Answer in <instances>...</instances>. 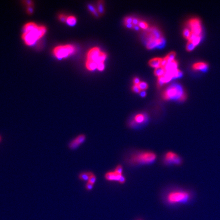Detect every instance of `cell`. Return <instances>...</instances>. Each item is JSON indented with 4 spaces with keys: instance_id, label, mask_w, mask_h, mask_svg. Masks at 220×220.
<instances>
[{
    "instance_id": "22",
    "label": "cell",
    "mask_w": 220,
    "mask_h": 220,
    "mask_svg": "<svg viewBox=\"0 0 220 220\" xmlns=\"http://www.w3.org/2000/svg\"><path fill=\"white\" fill-rule=\"evenodd\" d=\"M191 35V31L188 28H186L184 30L183 32V35L185 38H186L188 40H189V38L190 37Z\"/></svg>"
},
{
    "instance_id": "43",
    "label": "cell",
    "mask_w": 220,
    "mask_h": 220,
    "mask_svg": "<svg viewBox=\"0 0 220 220\" xmlns=\"http://www.w3.org/2000/svg\"><path fill=\"white\" fill-rule=\"evenodd\" d=\"M2 137H1V136L0 135V143H1V141H2Z\"/></svg>"
},
{
    "instance_id": "3",
    "label": "cell",
    "mask_w": 220,
    "mask_h": 220,
    "mask_svg": "<svg viewBox=\"0 0 220 220\" xmlns=\"http://www.w3.org/2000/svg\"><path fill=\"white\" fill-rule=\"evenodd\" d=\"M191 199V194L182 190H173L169 192L165 197L166 202L170 205L186 204Z\"/></svg>"
},
{
    "instance_id": "20",
    "label": "cell",
    "mask_w": 220,
    "mask_h": 220,
    "mask_svg": "<svg viewBox=\"0 0 220 220\" xmlns=\"http://www.w3.org/2000/svg\"><path fill=\"white\" fill-rule=\"evenodd\" d=\"M175 56H176V53L174 52H170L165 58L167 60L168 63H170L175 60L174 59H175Z\"/></svg>"
},
{
    "instance_id": "33",
    "label": "cell",
    "mask_w": 220,
    "mask_h": 220,
    "mask_svg": "<svg viewBox=\"0 0 220 220\" xmlns=\"http://www.w3.org/2000/svg\"><path fill=\"white\" fill-rule=\"evenodd\" d=\"M105 65L104 63H99L97 64V69H98L99 71H102L105 69Z\"/></svg>"
},
{
    "instance_id": "12",
    "label": "cell",
    "mask_w": 220,
    "mask_h": 220,
    "mask_svg": "<svg viewBox=\"0 0 220 220\" xmlns=\"http://www.w3.org/2000/svg\"><path fill=\"white\" fill-rule=\"evenodd\" d=\"M123 175L118 174L114 170L108 171L105 174V178L106 180L109 181H117L119 182L121 177Z\"/></svg>"
},
{
    "instance_id": "40",
    "label": "cell",
    "mask_w": 220,
    "mask_h": 220,
    "mask_svg": "<svg viewBox=\"0 0 220 220\" xmlns=\"http://www.w3.org/2000/svg\"><path fill=\"white\" fill-rule=\"evenodd\" d=\"M140 95L141 97H144L146 95V92L145 91H141L140 93Z\"/></svg>"
},
{
    "instance_id": "10",
    "label": "cell",
    "mask_w": 220,
    "mask_h": 220,
    "mask_svg": "<svg viewBox=\"0 0 220 220\" xmlns=\"http://www.w3.org/2000/svg\"><path fill=\"white\" fill-rule=\"evenodd\" d=\"M101 52L100 49L97 47L91 48L87 52L86 60L94 61L97 63V60L101 54Z\"/></svg>"
},
{
    "instance_id": "26",
    "label": "cell",
    "mask_w": 220,
    "mask_h": 220,
    "mask_svg": "<svg viewBox=\"0 0 220 220\" xmlns=\"http://www.w3.org/2000/svg\"><path fill=\"white\" fill-rule=\"evenodd\" d=\"M123 167L121 165H118L114 169V171L116 173H117L118 174H121V175L123 174Z\"/></svg>"
},
{
    "instance_id": "31",
    "label": "cell",
    "mask_w": 220,
    "mask_h": 220,
    "mask_svg": "<svg viewBox=\"0 0 220 220\" xmlns=\"http://www.w3.org/2000/svg\"><path fill=\"white\" fill-rule=\"evenodd\" d=\"M132 90L134 92L136 93H140L141 90L139 88L138 85H134V86H132Z\"/></svg>"
},
{
    "instance_id": "32",
    "label": "cell",
    "mask_w": 220,
    "mask_h": 220,
    "mask_svg": "<svg viewBox=\"0 0 220 220\" xmlns=\"http://www.w3.org/2000/svg\"><path fill=\"white\" fill-rule=\"evenodd\" d=\"M132 20L133 18L131 17H126L124 20V24H128V23H132Z\"/></svg>"
},
{
    "instance_id": "2",
    "label": "cell",
    "mask_w": 220,
    "mask_h": 220,
    "mask_svg": "<svg viewBox=\"0 0 220 220\" xmlns=\"http://www.w3.org/2000/svg\"><path fill=\"white\" fill-rule=\"evenodd\" d=\"M157 158V154L150 150L135 151L126 157V161L131 166L145 165L153 163Z\"/></svg>"
},
{
    "instance_id": "8",
    "label": "cell",
    "mask_w": 220,
    "mask_h": 220,
    "mask_svg": "<svg viewBox=\"0 0 220 220\" xmlns=\"http://www.w3.org/2000/svg\"><path fill=\"white\" fill-rule=\"evenodd\" d=\"M86 140V136L85 134H80L73 139L68 143V147L71 150H74L82 145Z\"/></svg>"
},
{
    "instance_id": "29",
    "label": "cell",
    "mask_w": 220,
    "mask_h": 220,
    "mask_svg": "<svg viewBox=\"0 0 220 220\" xmlns=\"http://www.w3.org/2000/svg\"><path fill=\"white\" fill-rule=\"evenodd\" d=\"M94 188V185L90 183L89 182H87L85 185V188L86 190L88 191H91Z\"/></svg>"
},
{
    "instance_id": "28",
    "label": "cell",
    "mask_w": 220,
    "mask_h": 220,
    "mask_svg": "<svg viewBox=\"0 0 220 220\" xmlns=\"http://www.w3.org/2000/svg\"><path fill=\"white\" fill-rule=\"evenodd\" d=\"M139 27L143 29H147L148 28V23L143 21H140L138 25Z\"/></svg>"
},
{
    "instance_id": "25",
    "label": "cell",
    "mask_w": 220,
    "mask_h": 220,
    "mask_svg": "<svg viewBox=\"0 0 220 220\" xmlns=\"http://www.w3.org/2000/svg\"><path fill=\"white\" fill-rule=\"evenodd\" d=\"M139 87L141 91H145L148 88V84L146 82H141L140 84H139Z\"/></svg>"
},
{
    "instance_id": "4",
    "label": "cell",
    "mask_w": 220,
    "mask_h": 220,
    "mask_svg": "<svg viewBox=\"0 0 220 220\" xmlns=\"http://www.w3.org/2000/svg\"><path fill=\"white\" fill-rule=\"evenodd\" d=\"M163 97L165 100L176 99L179 101H185L187 97L182 87L177 84L169 87L163 92Z\"/></svg>"
},
{
    "instance_id": "23",
    "label": "cell",
    "mask_w": 220,
    "mask_h": 220,
    "mask_svg": "<svg viewBox=\"0 0 220 220\" xmlns=\"http://www.w3.org/2000/svg\"><path fill=\"white\" fill-rule=\"evenodd\" d=\"M99 14H103L104 12V7L103 5V1H99L98 4V10H97Z\"/></svg>"
},
{
    "instance_id": "42",
    "label": "cell",
    "mask_w": 220,
    "mask_h": 220,
    "mask_svg": "<svg viewBox=\"0 0 220 220\" xmlns=\"http://www.w3.org/2000/svg\"><path fill=\"white\" fill-rule=\"evenodd\" d=\"M133 28H134L135 30L138 31L139 29H140V27H139V26L138 25H134V27H133Z\"/></svg>"
},
{
    "instance_id": "37",
    "label": "cell",
    "mask_w": 220,
    "mask_h": 220,
    "mask_svg": "<svg viewBox=\"0 0 220 220\" xmlns=\"http://www.w3.org/2000/svg\"><path fill=\"white\" fill-rule=\"evenodd\" d=\"M133 82H134V84L136 85H139V84H140L141 81L140 79L138 78H135L133 80Z\"/></svg>"
},
{
    "instance_id": "14",
    "label": "cell",
    "mask_w": 220,
    "mask_h": 220,
    "mask_svg": "<svg viewBox=\"0 0 220 220\" xmlns=\"http://www.w3.org/2000/svg\"><path fill=\"white\" fill-rule=\"evenodd\" d=\"M162 59L163 58H155L151 59L149 62V65L156 69L161 66Z\"/></svg>"
},
{
    "instance_id": "1",
    "label": "cell",
    "mask_w": 220,
    "mask_h": 220,
    "mask_svg": "<svg viewBox=\"0 0 220 220\" xmlns=\"http://www.w3.org/2000/svg\"><path fill=\"white\" fill-rule=\"evenodd\" d=\"M46 30L44 26L38 25L34 22H29L23 26L21 38L26 45L31 46L44 36Z\"/></svg>"
},
{
    "instance_id": "13",
    "label": "cell",
    "mask_w": 220,
    "mask_h": 220,
    "mask_svg": "<svg viewBox=\"0 0 220 220\" xmlns=\"http://www.w3.org/2000/svg\"><path fill=\"white\" fill-rule=\"evenodd\" d=\"M208 65L207 63L204 62H199L195 63L192 66V68L195 70L205 72L208 69Z\"/></svg>"
},
{
    "instance_id": "24",
    "label": "cell",
    "mask_w": 220,
    "mask_h": 220,
    "mask_svg": "<svg viewBox=\"0 0 220 220\" xmlns=\"http://www.w3.org/2000/svg\"><path fill=\"white\" fill-rule=\"evenodd\" d=\"M97 176H95V175L94 174V173H92V174L91 175L90 178L88 180V182H89L90 183L92 184V185H94L95 183V182L97 181Z\"/></svg>"
},
{
    "instance_id": "21",
    "label": "cell",
    "mask_w": 220,
    "mask_h": 220,
    "mask_svg": "<svg viewBox=\"0 0 220 220\" xmlns=\"http://www.w3.org/2000/svg\"><path fill=\"white\" fill-rule=\"evenodd\" d=\"M88 8L90 12H91L93 14L96 16V17H99V12L96 10V9L92 5H91V4H89L88 5Z\"/></svg>"
},
{
    "instance_id": "36",
    "label": "cell",
    "mask_w": 220,
    "mask_h": 220,
    "mask_svg": "<svg viewBox=\"0 0 220 220\" xmlns=\"http://www.w3.org/2000/svg\"><path fill=\"white\" fill-rule=\"evenodd\" d=\"M126 181V178L125 176H124L123 175L121 177V178L120 179L119 181V183L120 184H124Z\"/></svg>"
},
{
    "instance_id": "9",
    "label": "cell",
    "mask_w": 220,
    "mask_h": 220,
    "mask_svg": "<svg viewBox=\"0 0 220 220\" xmlns=\"http://www.w3.org/2000/svg\"><path fill=\"white\" fill-rule=\"evenodd\" d=\"M148 117L144 114H138L134 116V119L130 122V127L134 128L139 124H142L147 121Z\"/></svg>"
},
{
    "instance_id": "30",
    "label": "cell",
    "mask_w": 220,
    "mask_h": 220,
    "mask_svg": "<svg viewBox=\"0 0 220 220\" xmlns=\"http://www.w3.org/2000/svg\"><path fill=\"white\" fill-rule=\"evenodd\" d=\"M165 84V82L164 81L163 78V77L158 78V82H157V85L160 87L162 86H163V84Z\"/></svg>"
},
{
    "instance_id": "6",
    "label": "cell",
    "mask_w": 220,
    "mask_h": 220,
    "mask_svg": "<svg viewBox=\"0 0 220 220\" xmlns=\"http://www.w3.org/2000/svg\"><path fill=\"white\" fill-rule=\"evenodd\" d=\"M163 162L166 166H179L182 164L183 161L182 158L177 153L174 151H169L163 155Z\"/></svg>"
},
{
    "instance_id": "38",
    "label": "cell",
    "mask_w": 220,
    "mask_h": 220,
    "mask_svg": "<svg viewBox=\"0 0 220 220\" xmlns=\"http://www.w3.org/2000/svg\"><path fill=\"white\" fill-rule=\"evenodd\" d=\"M140 21L136 18H133L132 20V24L134 26L138 25Z\"/></svg>"
},
{
    "instance_id": "15",
    "label": "cell",
    "mask_w": 220,
    "mask_h": 220,
    "mask_svg": "<svg viewBox=\"0 0 220 220\" xmlns=\"http://www.w3.org/2000/svg\"><path fill=\"white\" fill-rule=\"evenodd\" d=\"M92 173V172H91V171L81 172L79 174L78 178L80 180L88 182V180L90 178V176Z\"/></svg>"
},
{
    "instance_id": "11",
    "label": "cell",
    "mask_w": 220,
    "mask_h": 220,
    "mask_svg": "<svg viewBox=\"0 0 220 220\" xmlns=\"http://www.w3.org/2000/svg\"><path fill=\"white\" fill-rule=\"evenodd\" d=\"M165 44V40L163 38H159L157 39H152L148 41L147 43V48L149 50L153 49L156 47H162Z\"/></svg>"
},
{
    "instance_id": "41",
    "label": "cell",
    "mask_w": 220,
    "mask_h": 220,
    "mask_svg": "<svg viewBox=\"0 0 220 220\" xmlns=\"http://www.w3.org/2000/svg\"><path fill=\"white\" fill-rule=\"evenodd\" d=\"M28 13H32L33 12V8H32L31 6H29L28 8Z\"/></svg>"
},
{
    "instance_id": "19",
    "label": "cell",
    "mask_w": 220,
    "mask_h": 220,
    "mask_svg": "<svg viewBox=\"0 0 220 220\" xmlns=\"http://www.w3.org/2000/svg\"><path fill=\"white\" fill-rule=\"evenodd\" d=\"M107 58V54L103 52H101L98 59L97 60V63L98 64L99 63H104L106 59Z\"/></svg>"
},
{
    "instance_id": "7",
    "label": "cell",
    "mask_w": 220,
    "mask_h": 220,
    "mask_svg": "<svg viewBox=\"0 0 220 220\" xmlns=\"http://www.w3.org/2000/svg\"><path fill=\"white\" fill-rule=\"evenodd\" d=\"M188 24L192 33L195 35H202V28L201 21L198 18L192 19L188 21Z\"/></svg>"
},
{
    "instance_id": "17",
    "label": "cell",
    "mask_w": 220,
    "mask_h": 220,
    "mask_svg": "<svg viewBox=\"0 0 220 220\" xmlns=\"http://www.w3.org/2000/svg\"><path fill=\"white\" fill-rule=\"evenodd\" d=\"M165 73H166V70L165 69V68L161 66L156 68L154 70V74L158 78L163 77Z\"/></svg>"
},
{
    "instance_id": "5",
    "label": "cell",
    "mask_w": 220,
    "mask_h": 220,
    "mask_svg": "<svg viewBox=\"0 0 220 220\" xmlns=\"http://www.w3.org/2000/svg\"><path fill=\"white\" fill-rule=\"evenodd\" d=\"M76 50L75 46L71 44H66L55 47L53 49L52 53L58 59H63L73 54Z\"/></svg>"
},
{
    "instance_id": "27",
    "label": "cell",
    "mask_w": 220,
    "mask_h": 220,
    "mask_svg": "<svg viewBox=\"0 0 220 220\" xmlns=\"http://www.w3.org/2000/svg\"><path fill=\"white\" fill-rule=\"evenodd\" d=\"M195 47L196 46L192 42H190V41H188V43H187V46H186V49L188 52H191L195 48Z\"/></svg>"
},
{
    "instance_id": "34",
    "label": "cell",
    "mask_w": 220,
    "mask_h": 220,
    "mask_svg": "<svg viewBox=\"0 0 220 220\" xmlns=\"http://www.w3.org/2000/svg\"><path fill=\"white\" fill-rule=\"evenodd\" d=\"M67 17V16L66 15L64 14H61L59 15V17H58L59 20L61 21H63V22H66Z\"/></svg>"
},
{
    "instance_id": "35",
    "label": "cell",
    "mask_w": 220,
    "mask_h": 220,
    "mask_svg": "<svg viewBox=\"0 0 220 220\" xmlns=\"http://www.w3.org/2000/svg\"><path fill=\"white\" fill-rule=\"evenodd\" d=\"M168 63V61H167V59H166V58H164L163 59H162L161 66L163 67H165L166 66V65H167Z\"/></svg>"
},
{
    "instance_id": "18",
    "label": "cell",
    "mask_w": 220,
    "mask_h": 220,
    "mask_svg": "<svg viewBox=\"0 0 220 220\" xmlns=\"http://www.w3.org/2000/svg\"><path fill=\"white\" fill-rule=\"evenodd\" d=\"M77 21V20L76 17L74 16H72V15H70V16L67 17L66 23L68 25L73 26L76 25Z\"/></svg>"
},
{
    "instance_id": "16",
    "label": "cell",
    "mask_w": 220,
    "mask_h": 220,
    "mask_svg": "<svg viewBox=\"0 0 220 220\" xmlns=\"http://www.w3.org/2000/svg\"><path fill=\"white\" fill-rule=\"evenodd\" d=\"M86 67L90 71H94L97 69V64L94 61L86 60Z\"/></svg>"
},
{
    "instance_id": "39",
    "label": "cell",
    "mask_w": 220,
    "mask_h": 220,
    "mask_svg": "<svg viewBox=\"0 0 220 220\" xmlns=\"http://www.w3.org/2000/svg\"><path fill=\"white\" fill-rule=\"evenodd\" d=\"M126 27V28H128V29H131V28H133L134 27V25L132 23H128V24H124Z\"/></svg>"
}]
</instances>
